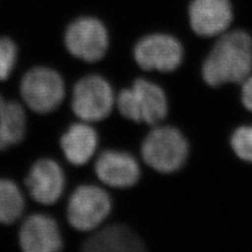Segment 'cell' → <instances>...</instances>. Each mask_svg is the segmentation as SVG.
Listing matches in <instances>:
<instances>
[{"mask_svg":"<svg viewBox=\"0 0 252 252\" xmlns=\"http://www.w3.org/2000/svg\"><path fill=\"white\" fill-rule=\"evenodd\" d=\"M98 143L99 137L96 129L91 123L81 120L70 124L59 140L62 155L74 166L88 164L96 154Z\"/></svg>","mask_w":252,"mask_h":252,"instance_id":"4fadbf2b","label":"cell"},{"mask_svg":"<svg viewBox=\"0 0 252 252\" xmlns=\"http://www.w3.org/2000/svg\"><path fill=\"white\" fill-rule=\"evenodd\" d=\"M252 70V38L244 31L223 34L212 47L202 66L208 85L219 88L227 83H242Z\"/></svg>","mask_w":252,"mask_h":252,"instance_id":"6da1fadb","label":"cell"},{"mask_svg":"<svg viewBox=\"0 0 252 252\" xmlns=\"http://www.w3.org/2000/svg\"><path fill=\"white\" fill-rule=\"evenodd\" d=\"M28 133V115L22 102L0 94V152L17 146Z\"/></svg>","mask_w":252,"mask_h":252,"instance_id":"9a60e30c","label":"cell"},{"mask_svg":"<svg viewBox=\"0 0 252 252\" xmlns=\"http://www.w3.org/2000/svg\"><path fill=\"white\" fill-rule=\"evenodd\" d=\"M112 208L113 202L105 189L93 184H82L69 195L66 219L74 229L91 232L100 228Z\"/></svg>","mask_w":252,"mask_h":252,"instance_id":"5b68a950","label":"cell"},{"mask_svg":"<svg viewBox=\"0 0 252 252\" xmlns=\"http://www.w3.org/2000/svg\"><path fill=\"white\" fill-rule=\"evenodd\" d=\"M63 42L74 58L94 63L105 56L109 38L106 28L100 20L94 17H80L67 26Z\"/></svg>","mask_w":252,"mask_h":252,"instance_id":"52a82bcc","label":"cell"},{"mask_svg":"<svg viewBox=\"0 0 252 252\" xmlns=\"http://www.w3.org/2000/svg\"><path fill=\"white\" fill-rule=\"evenodd\" d=\"M18 244L25 252H57L62 250V232L55 218L36 212L23 218L18 229Z\"/></svg>","mask_w":252,"mask_h":252,"instance_id":"30bf717a","label":"cell"},{"mask_svg":"<svg viewBox=\"0 0 252 252\" xmlns=\"http://www.w3.org/2000/svg\"><path fill=\"white\" fill-rule=\"evenodd\" d=\"M94 173L100 182L113 188L135 186L141 177L136 158L121 151H104L94 162Z\"/></svg>","mask_w":252,"mask_h":252,"instance_id":"8fae6325","label":"cell"},{"mask_svg":"<svg viewBox=\"0 0 252 252\" xmlns=\"http://www.w3.org/2000/svg\"><path fill=\"white\" fill-rule=\"evenodd\" d=\"M116 106L125 119L148 125L160 123L168 113V101L164 91L142 78L118 94Z\"/></svg>","mask_w":252,"mask_h":252,"instance_id":"3957f363","label":"cell"},{"mask_svg":"<svg viewBox=\"0 0 252 252\" xmlns=\"http://www.w3.org/2000/svg\"><path fill=\"white\" fill-rule=\"evenodd\" d=\"M26 208L21 187L10 178H0V225L10 226L19 222Z\"/></svg>","mask_w":252,"mask_h":252,"instance_id":"2e32d148","label":"cell"},{"mask_svg":"<svg viewBox=\"0 0 252 252\" xmlns=\"http://www.w3.org/2000/svg\"><path fill=\"white\" fill-rule=\"evenodd\" d=\"M25 186L34 202L52 206L59 202L65 191L64 170L52 158H40L31 165L25 178Z\"/></svg>","mask_w":252,"mask_h":252,"instance_id":"9c48e42d","label":"cell"},{"mask_svg":"<svg viewBox=\"0 0 252 252\" xmlns=\"http://www.w3.org/2000/svg\"><path fill=\"white\" fill-rule=\"evenodd\" d=\"M133 57L142 69L170 73L183 62L184 50L175 37L152 34L138 41L133 49Z\"/></svg>","mask_w":252,"mask_h":252,"instance_id":"ba28073f","label":"cell"},{"mask_svg":"<svg viewBox=\"0 0 252 252\" xmlns=\"http://www.w3.org/2000/svg\"><path fill=\"white\" fill-rule=\"evenodd\" d=\"M82 249L88 252H139L143 242L128 227L120 224L98 228L86 239Z\"/></svg>","mask_w":252,"mask_h":252,"instance_id":"5bb4252c","label":"cell"},{"mask_svg":"<svg viewBox=\"0 0 252 252\" xmlns=\"http://www.w3.org/2000/svg\"><path fill=\"white\" fill-rule=\"evenodd\" d=\"M241 84V101L244 107L252 113V76H249Z\"/></svg>","mask_w":252,"mask_h":252,"instance_id":"d6986e66","label":"cell"},{"mask_svg":"<svg viewBox=\"0 0 252 252\" xmlns=\"http://www.w3.org/2000/svg\"><path fill=\"white\" fill-rule=\"evenodd\" d=\"M189 154L186 138L173 126H157L141 145L142 159L154 170L171 173L183 167Z\"/></svg>","mask_w":252,"mask_h":252,"instance_id":"277c9868","label":"cell"},{"mask_svg":"<svg viewBox=\"0 0 252 252\" xmlns=\"http://www.w3.org/2000/svg\"><path fill=\"white\" fill-rule=\"evenodd\" d=\"M189 21L199 36L222 35L232 21L231 5L228 0H193L189 7Z\"/></svg>","mask_w":252,"mask_h":252,"instance_id":"7c38bea8","label":"cell"},{"mask_svg":"<svg viewBox=\"0 0 252 252\" xmlns=\"http://www.w3.org/2000/svg\"><path fill=\"white\" fill-rule=\"evenodd\" d=\"M230 145L241 160L252 163V125L236 128L230 137Z\"/></svg>","mask_w":252,"mask_h":252,"instance_id":"ac0fdd59","label":"cell"},{"mask_svg":"<svg viewBox=\"0 0 252 252\" xmlns=\"http://www.w3.org/2000/svg\"><path fill=\"white\" fill-rule=\"evenodd\" d=\"M115 105L112 85L102 76L91 74L75 83L70 107L79 120L91 124L103 121L112 114Z\"/></svg>","mask_w":252,"mask_h":252,"instance_id":"8992f818","label":"cell"},{"mask_svg":"<svg viewBox=\"0 0 252 252\" xmlns=\"http://www.w3.org/2000/svg\"><path fill=\"white\" fill-rule=\"evenodd\" d=\"M19 58L18 45L12 38L0 37V82L9 80Z\"/></svg>","mask_w":252,"mask_h":252,"instance_id":"e0dca14e","label":"cell"},{"mask_svg":"<svg viewBox=\"0 0 252 252\" xmlns=\"http://www.w3.org/2000/svg\"><path fill=\"white\" fill-rule=\"evenodd\" d=\"M23 105L37 115H49L57 110L65 99L66 88L57 69L36 65L23 74L19 82Z\"/></svg>","mask_w":252,"mask_h":252,"instance_id":"7a4b0ae2","label":"cell"}]
</instances>
